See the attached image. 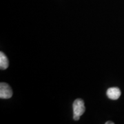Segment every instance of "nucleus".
I'll return each mask as SVG.
<instances>
[{
    "label": "nucleus",
    "instance_id": "f257e3e1",
    "mask_svg": "<svg viewBox=\"0 0 124 124\" xmlns=\"http://www.w3.org/2000/svg\"><path fill=\"white\" fill-rule=\"evenodd\" d=\"M73 119L75 121L79 119L81 116L84 113L85 110L84 101L81 99H77L73 102Z\"/></svg>",
    "mask_w": 124,
    "mask_h": 124
},
{
    "label": "nucleus",
    "instance_id": "f03ea898",
    "mask_svg": "<svg viewBox=\"0 0 124 124\" xmlns=\"http://www.w3.org/2000/svg\"><path fill=\"white\" fill-rule=\"evenodd\" d=\"M13 96V90L8 84L1 82L0 84V98L10 99Z\"/></svg>",
    "mask_w": 124,
    "mask_h": 124
},
{
    "label": "nucleus",
    "instance_id": "7ed1b4c3",
    "mask_svg": "<svg viewBox=\"0 0 124 124\" xmlns=\"http://www.w3.org/2000/svg\"><path fill=\"white\" fill-rule=\"evenodd\" d=\"M121 90L119 88L116 87H112L108 89L106 92V94L108 97L112 100H116L120 97L121 96Z\"/></svg>",
    "mask_w": 124,
    "mask_h": 124
},
{
    "label": "nucleus",
    "instance_id": "20e7f679",
    "mask_svg": "<svg viewBox=\"0 0 124 124\" xmlns=\"http://www.w3.org/2000/svg\"><path fill=\"white\" fill-rule=\"evenodd\" d=\"M9 66V62L6 55L3 52L0 53V68L1 70H6Z\"/></svg>",
    "mask_w": 124,
    "mask_h": 124
},
{
    "label": "nucleus",
    "instance_id": "39448f33",
    "mask_svg": "<svg viewBox=\"0 0 124 124\" xmlns=\"http://www.w3.org/2000/svg\"><path fill=\"white\" fill-rule=\"evenodd\" d=\"M115 123L113 121H107L106 122V124H114Z\"/></svg>",
    "mask_w": 124,
    "mask_h": 124
}]
</instances>
